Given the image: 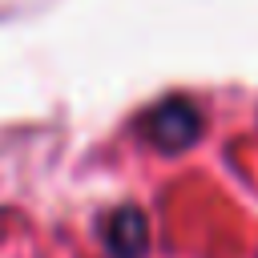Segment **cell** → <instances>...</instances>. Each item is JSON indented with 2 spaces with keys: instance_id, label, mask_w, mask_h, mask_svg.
Wrapping results in <instances>:
<instances>
[{
  "instance_id": "cell-1",
  "label": "cell",
  "mask_w": 258,
  "mask_h": 258,
  "mask_svg": "<svg viewBox=\"0 0 258 258\" xmlns=\"http://www.w3.org/2000/svg\"><path fill=\"white\" fill-rule=\"evenodd\" d=\"M145 137L157 149H165V153H181V149H189L202 137V113L189 101H181V97L165 101V105H157L145 117Z\"/></svg>"
},
{
  "instance_id": "cell-2",
  "label": "cell",
  "mask_w": 258,
  "mask_h": 258,
  "mask_svg": "<svg viewBox=\"0 0 258 258\" xmlns=\"http://www.w3.org/2000/svg\"><path fill=\"white\" fill-rule=\"evenodd\" d=\"M101 246L109 258H145L149 250V218L137 206H117L101 222Z\"/></svg>"
}]
</instances>
